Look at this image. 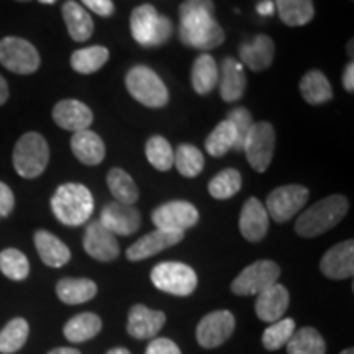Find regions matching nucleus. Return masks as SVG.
Segmentation results:
<instances>
[{"instance_id":"obj_1","label":"nucleus","mask_w":354,"mask_h":354,"mask_svg":"<svg viewBox=\"0 0 354 354\" xmlns=\"http://www.w3.org/2000/svg\"><path fill=\"white\" fill-rule=\"evenodd\" d=\"M179 39L194 50L210 51L225 41L212 0H184L179 7Z\"/></svg>"},{"instance_id":"obj_2","label":"nucleus","mask_w":354,"mask_h":354,"mask_svg":"<svg viewBox=\"0 0 354 354\" xmlns=\"http://www.w3.org/2000/svg\"><path fill=\"white\" fill-rule=\"evenodd\" d=\"M349 202L344 196L335 194L308 207L295 221V233L302 238H317L335 228L346 216Z\"/></svg>"},{"instance_id":"obj_3","label":"nucleus","mask_w":354,"mask_h":354,"mask_svg":"<svg viewBox=\"0 0 354 354\" xmlns=\"http://www.w3.org/2000/svg\"><path fill=\"white\" fill-rule=\"evenodd\" d=\"M51 210L66 227H81L94 212V197L86 185L66 183L51 197Z\"/></svg>"},{"instance_id":"obj_4","label":"nucleus","mask_w":354,"mask_h":354,"mask_svg":"<svg viewBox=\"0 0 354 354\" xmlns=\"http://www.w3.org/2000/svg\"><path fill=\"white\" fill-rule=\"evenodd\" d=\"M131 37L140 46L158 48L165 44L174 33V25L169 17L161 15L149 3L136 7L130 17Z\"/></svg>"},{"instance_id":"obj_5","label":"nucleus","mask_w":354,"mask_h":354,"mask_svg":"<svg viewBox=\"0 0 354 354\" xmlns=\"http://www.w3.org/2000/svg\"><path fill=\"white\" fill-rule=\"evenodd\" d=\"M50 162V146L37 131L25 133L13 148V167L24 179H37Z\"/></svg>"},{"instance_id":"obj_6","label":"nucleus","mask_w":354,"mask_h":354,"mask_svg":"<svg viewBox=\"0 0 354 354\" xmlns=\"http://www.w3.org/2000/svg\"><path fill=\"white\" fill-rule=\"evenodd\" d=\"M125 84L133 99L138 100L145 107L161 109L169 102V92H167L166 84L148 66H133L128 71Z\"/></svg>"},{"instance_id":"obj_7","label":"nucleus","mask_w":354,"mask_h":354,"mask_svg":"<svg viewBox=\"0 0 354 354\" xmlns=\"http://www.w3.org/2000/svg\"><path fill=\"white\" fill-rule=\"evenodd\" d=\"M151 282L156 289L176 297H189L197 289L198 279L192 268L177 261H166L153 268Z\"/></svg>"},{"instance_id":"obj_8","label":"nucleus","mask_w":354,"mask_h":354,"mask_svg":"<svg viewBox=\"0 0 354 354\" xmlns=\"http://www.w3.org/2000/svg\"><path fill=\"white\" fill-rule=\"evenodd\" d=\"M281 276V268L271 259H259L250 264L238 274L232 282V292L234 295H258L261 292L274 286Z\"/></svg>"},{"instance_id":"obj_9","label":"nucleus","mask_w":354,"mask_h":354,"mask_svg":"<svg viewBox=\"0 0 354 354\" xmlns=\"http://www.w3.org/2000/svg\"><path fill=\"white\" fill-rule=\"evenodd\" d=\"M276 149V131L269 122L253 123L248 133L243 153L256 172H264L271 166Z\"/></svg>"},{"instance_id":"obj_10","label":"nucleus","mask_w":354,"mask_h":354,"mask_svg":"<svg viewBox=\"0 0 354 354\" xmlns=\"http://www.w3.org/2000/svg\"><path fill=\"white\" fill-rule=\"evenodd\" d=\"M310 192L307 187L299 184L281 185L274 189L266 201V212L277 223H286L294 218L307 205Z\"/></svg>"},{"instance_id":"obj_11","label":"nucleus","mask_w":354,"mask_h":354,"mask_svg":"<svg viewBox=\"0 0 354 354\" xmlns=\"http://www.w3.org/2000/svg\"><path fill=\"white\" fill-rule=\"evenodd\" d=\"M39 53L32 43L19 37H6L0 39V64L15 74H33L38 71Z\"/></svg>"},{"instance_id":"obj_12","label":"nucleus","mask_w":354,"mask_h":354,"mask_svg":"<svg viewBox=\"0 0 354 354\" xmlns=\"http://www.w3.org/2000/svg\"><path fill=\"white\" fill-rule=\"evenodd\" d=\"M198 218V210L196 205L185 201H172L159 205L151 214L154 227L166 232H183L196 227Z\"/></svg>"},{"instance_id":"obj_13","label":"nucleus","mask_w":354,"mask_h":354,"mask_svg":"<svg viewBox=\"0 0 354 354\" xmlns=\"http://www.w3.org/2000/svg\"><path fill=\"white\" fill-rule=\"evenodd\" d=\"M234 331V317L230 310H215L198 322L196 336L202 348L214 349L223 344Z\"/></svg>"},{"instance_id":"obj_14","label":"nucleus","mask_w":354,"mask_h":354,"mask_svg":"<svg viewBox=\"0 0 354 354\" xmlns=\"http://www.w3.org/2000/svg\"><path fill=\"white\" fill-rule=\"evenodd\" d=\"M84 250L86 253L100 263H110L115 261L120 254V245H118L117 236L109 232L100 220L91 221L84 234Z\"/></svg>"},{"instance_id":"obj_15","label":"nucleus","mask_w":354,"mask_h":354,"mask_svg":"<svg viewBox=\"0 0 354 354\" xmlns=\"http://www.w3.org/2000/svg\"><path fill=\"white\" fill-rule=\"evenodd\" d=\"M100 223L115 236H130L141 227V214L133 205L112 202L102 209Z\"/></svg>"},{"instance_id":"obj_16","label":"nucleus","mask_w":354,"mask_h":354,"mask_svg":"<svg viewBox=\"0 0 354 354\" xmlns=\"http://www.w3.org/2000/svg\"><path fill=\"white\" fill-rule=\"evenodd\" d=\"M184 240L183 232H166V230L156 228L154 232L141 236L138 241L127 250V258L136 263V261H143L156 256L161 251L167 250V248L176 246L177 243Z\"/></svg>"},{"instance_id":"obj_17","label":"nucleus","mask_w":354,"mask_h":354,"mask_svg":"<svg viewBox=\"0 0 354 354\" xmlns=\"http://www.w3.org/2000/svg\"><path fill=\"white\" fill-rule=\"evenodd\" d=\"M166 313L161 310L148 308L146 305H133L128 313L127 331L136 339H151L162 330Z\"/></svg>"},{"instance_id":"obj_18","label":"nucleus","mask_w":354,"mask_h":354,"mask_svg":"<svg viewBox=\"0 0 354 354\" xmlns=\"http://www.w3.org/2000/svg\"><path fill=\"white\" fill-rule=\"evenodd\" d=\"M320 271L333 281L353 277L354 274V241L348 240L330 248L320 261Z\"/></svg>"},{"instance_id":"obj_19","label":"nucleus","mask_w":354,"mask_h":354,"mask_svg":"<svg viewBox=\"0 0 354 354\" xmlns=\"http://www.w3.org/2000/svg\"><path fill=\"white\" fill-rule=\"evenodd\" d=\"M53 120L63 130L77 133L88 130L94 122V113L81 100L64 99L57 102L53 109Z\"/></svg>"},{"instance_id":"obj_20","label":"nucleus","mask_w":354,"mask_h":354,"mask_svg":"<svg viewBox=\"0 0 354 354\" xmlns=\"http://www.w3.org/2000/svg\"><path fill=\"white\" fill-rule=\"evenodd\" d=\"M269 232V215L263 202L256 197H250L243 205L240 214V233L250 243L264 240Z\"/></svg>"},{"instance_id":"obj_21","label":"nucleus","mask_w":354,"mask_h":354,"mask_svg":"<svg viewBox=\"0 0 354 354\" xmlns=\"http://www.w3.org/2000/svg\"><path fill=\"white\" fill-rule=\"evenodd\" d=\"M290 295L289 290L282 284H274L256 295L254 310L261 322L274 323L284 318V313L289 308Z\"/></svg>"},{"instance_id":"obj_22","label":"nucleus","mask_w":354,"mask_h":354,"mask_svg":"<svg viewBox=\"0 0 354 354\" xmlns=\"http://www.w3.org/2000/svg\"><path fill=\"white\" fill-rule=\"evenodd\" d=\"M274 55H276V46H274L272 38L264 33L256 35L251 41L243 43L240 46V63L248 66L254 73L268 69L272 64Z\"/></svg>"},{"instance_id":"obj_23","label":"nucleus","mask_w":354,"mask_h":354,"mask_svg":"<svg viewBox=\"0 0 354 354\" xmlns=\"http://www.w3.org/2000/svg\"><path fill=\"white\" fill-rule=\"evenodd\" d=\"M220 95L225 102H236L245 95L246 74L240 61L234 57H227L221 64L218 74Z\"/></svg>"},{"instance_id":"obj_24","label":"nucleus","mask_w":354,"mask_h":354,"mask_svg":"<svg viewBox=\"0 0 354 354\" xmlns=\"http://www.w3.org/2000/svg\"><path fill=\"white\" fill-rule=\"evenodd\" d=\"M71 149L82 165L97 166L105 158L104 140L92 130H82L73 133L71 138Z\"/></svg>"},{"instance_id":"obj_25","label":"nucleus","mask_w":354,"mask_h":354,"mask_svg":"<svg viewBox=\"0 0 354 354\" xmlns=\"http://www.w3.org/2000/svg\"><path fill=\"white\" fill-rule=\"evenodd\" d=\"M33 240L39 258L46 266H50V268H63V266L69 263V248L53 233L46 232V230H38L35 233Z\"/></svg>"},{"instance_id":"obj_26","label":"nucleus","mask_w":354,"mask_h":354,"mask_svg":"<svg viewBox=\"0 0 354 354\" xmlns=\"http://www.w3.org/2000/svg\"><path fill=\"white\" fill-rule=\"evenodd\" d=\"M63 19L68 26L69 37L74 41H87L94 33V20L88 15V12L82 6H79L74 0H68L63 6Z\"/></svg>"},{"instance_id":"obj_27","label":"nucleus","mask_w":354,"mask_h":354,"mask_svg":"<svg viewBox=\"0 0 354 354\" xmlns=\"http://www.w3.org/2000/svg\"><path fill=\"white\" fill-rule=\"evenodd\" d=\"M56 295L66 305L86 304L97 295V284L91 279L64 277L56 284Z\"/></svg>"},{"instance_id":"obj_28","label":"nucleus","mask_w":354,"mask_h":354,"mask_svg":"<svg viewBox=\"0 0 354 354\" xmlns=\"http://www.w3.org/2000/svg\"><path fill=\"white\" fill-rule=\"evenodd\" d=\"M218 66L214 56L201 55L194 61L192 71H190V82H192L194 91L198 95H207L218 84Z\"/></svg>"},{"instance_id":"obj_29","label":"nucleus","mask_w":354,"mask_h":354,"mask_svg":"<svg viewBox=\"0 0 354 354\" xmlns=\"http://www.w3.org/2000/svg\"><path fill=\"white\" fill-rule=\"evenodd\" d=\"M300 94L310 105H322L333 99V88L322 71H308L300 81Z\"/></svg>"},{"instance_id":"obj_30","label":"nucleus","mask_w":354,"mask_h":354,"mask_svg":"<svg viewBox=\"0 0 354 354\" xmlns=\"http://www.w3.org/2000/svg\"><path fill=\"white\" fill-rule=\"evenodd\" d=\"M102 331V318L97 313L84 312L73 317L64 325V336L71 343H84Z\"/></svg>"},{"instance_id":"obj_31","label":"nucleus","mask_w":354,"mask_h":354,"mask_svg":"<svg viewBox=\"0 0 354 354\" xmlns=\"http://www.w3.org/2000/svg\"><path fill=\"white\" fill-rule=\"evenodd\" d=\"M279 19L287 26H304L312 21L315 7L312 0H274Z\"/></svg>"},{"instance_id":"obj_32","label":"nucleus","mask_w":354,"mask_h":354,"mask_svg":"<svg viewBox=\"0 0 354 354\" xmlns=\"http://www.w3.org/2000/svg\"><path fill=\"white\" fill-rule=\"evenodd\" d=\"M107 185L115 197V202L135 205L140 198V190L133 177L122 167H112L107 174Z\"/></svg>"},{"instance_id":"obj_33","label":"nucleus","mask_w":354,"mask_h":354,"mask_svg":"<svg viewBox=\"0 0 354 354\" xmlns=\"http://www.w3.org/2000/svg\"><path fill=\"white\" fill-rule=\"evenodd\" d=\"M110 53L105 46H99V44H94V46L82 48V50H77L73 53L71 56V68H73L79 74H94L99 71L102 66L109 61Z\"/></svg>"},{"instance_id":"obj_34","label":"nucleus","mask_w":354,"mask_h":354,"mask_svg":"<svg viewBox=\"0 0 354 354\" xmlns=\"http://www.w3.org/2000/svg\"><path fill=\"white\" fill-rule=\"evenodd\" d=\"M287 354H325L326 344L322 335L312 326L295 330L287 342Z\"/></svg>"},{"instance_id":"obj_35","label":"nucleus","mask_w":354,"mask_h":354,"mask_svg":"<svg viewBox=\"0 0 354 354\" xmlns=\"http://www.w3.org/2000/svg\"><path fill=\"white\" fill-rule=\"evenodd\" d=\"M203 166H205V158H203V153L197 146L189 143L177 146L174 151V167H177L180 176L192 179V177L201 174Z\"/></svg>"},{"instance_id":"obj_36","label":"nucleus","mask_w":354,"mask_h":354,"mask_svg":"<svg viewBox=\"0 0 354 354\" xmlns=\"http://www.w3.org/2000/svg\"><path fill=\"white\" fill-rule=\"evenodd\" d=\"M30 326L25 318H13L0 330V353L13 354L20 351L28 339Z\"/></svg>"},{"instance_id":"obj_37","label":"nucleus","mask_w":354,"mask_h":354,"mask_svg":"<svg viewBox=\"0 0 354 354\" xmlns=\"http://www.w3.org/2000/svg\"><path fill=\"white\" fill-rule=\"evenodd\" d=\"M243 184V177L240 171L228 167L218 172L214 179L209 183V192L210 196L216 198V201H227L232 198L240 192Z\"/></svg>"},{"instance_id":"obj_38","label":"nucleus","mask_w":354,"mask_h":354,"mask_svg":"<svg viewBox=\"0 0 354 354\" xmlns=\"http://www.w3.org/2000/svg\"><path fill=\"white\" fill-rule=\"evenodd\" d=\"M234 141H236V131L228 120L220 122L205 140V149L210 156L221 158L225 156L230 149H233Z\"/></svg>"},{"instance_id":"obj_39","label":"nucleus","mask_w":354,"mask_h":354,"mask_svg":"<svg viewBox=\"0 0 354 354\" xmlns=\"http://www.w3.org/2000/svg\"><path fill=\"white\" fill-rule=\"evenodd\" d=\"M146 158L154 169L166 172L174 167V149L165 136H151L146 141Z\"/></svg>"},{"instance_id":"obj_40","label":"nucleus","mask_w":354,"mask_h":354,"mask_svg":"<svg viewBox=\"0 0 354 354\" xmlns=\"http://www.w3.org/2000/svg\"><path fill=\"white\" fill-rule=\"evenodd\" d=\"M0 271L10 281H25L30 274L28 258L15 248H7L0 253Z\"/></svg>"},{"instance_id":"obj_41","label":"nucleus","mask_w":354,"mask_h":354,"mask_svg":"<svg viewBox=\"0 0 354 354\" xmlns=\"http://www.w3.org/2000/svg\"><path fill=\"white\" fill-rule=\"evenodd\" d=\"M295 331V322L292 318H281L271 323L263 333V346L268 351H277L286 346Z\"/></svg>"},{"instance_id":"obj_42","label":"nucleus","mask_w":354,"mask_h":354,"mask_svg":"<svg viewBox=\"0 0 354 354\" xmlns=\"http://www.w3.org/2000/svg\"><path fill=\"white\" fill-rule=\"evenodd\" d=\"M227 120L232 123L234 131H236V141H234L233 149L234 151H243V146H245L246 136L250 133L251 127H253V115L245 107H236L230 110Z\"/></svg>"},{"instance_id":"obj_43","label":"nucleus","mask_w":354,"mask_h":354,"mask_svg":"<svg viewBox=\"0 0 354 354\" xmlns=\"http://www.w3.org/2000/svg\"><path fill=\"white\" fill-rule=\"evenodd\" d=\"M146 354H183L177 344L169 338H156L146 348Z\"/></svg>"},{"instance_id":"obj_44","label":"nucleus","mask_w":354,"mask_h":354,"mask_svg":"<svg viewBox=\"0 0 354 354\" xmlns=\"http://www.w3.org/2000/svg\"><path fill=\"white\" fill-rule=\"evenodd\" d=\"M15 207V196L7 184L0 183V218H6Z\"/></svg>"},{"instance_id":"obj_45","label":"nucleus","mask_w":354,"mask_h":354,"mask_svg":"<svg viewBox=\"0 0 354 354\" xmlns=\"http://www.w3.org/2000/svg\"><path fill=\"white\" fill-rule=\"evenodd\" d=\"M84 7H87L88 10L97 13L99 17H112L115 12V6L112 0H81Z\"/></svg>"},{"instance_id":"obj_46","label":"nucleus","mask_w":354,"mask_h":354,"mask_svg":"<svg viewBox=\"0 0 354 354\" xmlns=\"http://www.w3.org/2000/svg\"><path fill=\"white\" fill-rule=\"evenodd\" d=\"M343 87L344 91L353 94L354 92V63H349L343 73Z\"/></svg>"},{"instance_id":"obj_47","label":"nucleus","mask_w":354,"mask_h":354,"mask_svg":"<svg viewBox=\"0 0 354 354\" xmlns=\"http://www.w3.org/2000/svg\"><path fill=\"white\" fill-rule=\"evenodd\" d=\"M256 12L261 17H271L276 12V6H274L272 0H261L258 6H256Z\"/></svg>"},{"instance_id":"obj_48","label":"nucleus","mask_w":354,"mask_h":354,"mask_svg":"<svg viewBox=\"0 0 354 354\" xmlns=\"http://www.w3.org/2000/svg\"><path fill=\"white\" fill-rule=\"evenodd\" d=\"M8 99V86L7 81L0 76V105H3Z\"/></svg>"},{"instance_id":"obj_49","label":"nucleus","mask_w":354,"mask_h":354,"mask_svg":"<svg viewBox=\"0 0 354 354\" xmlns=\"http://www.w3.org/2000/svg\"><path fill=\"white\" fill-rule=\"evenodd\" d=\"M48 354H81V351L74 348H56V349H51Z\"/></svg>"},{"instance_id":"obj_50","label":"nucleus","mask_w":354,"mask_h":354,"mask_svg":"<svg viewBox=\"0 0 354 354\" xmlns=\"http://www.w3.org/2000/svg\"><path fill=\"white\" fill-rule=\"evenodd\" d=\"M107 354H131V353L128 351L127 348H113V349H110Z\"/></svg>"},{"instance_id":"obj_51","label":"nucleus","mask_w":354,"mask_h":354,"mask_svg":"<svg viewBox=\"0 0 354 354\" xmlns=\"http://www.w3.org/2000/svg\"><path fill=\"white\" fill-rule=\"evenodd\" d=\"M346 50H348V53H349V56L353 57V53H354V50H353V39H349V43H348V48H346Z\"/></svg>"},{"instance_id":"obj_52","label":"nucleus","mask_w":354,"mask_h":354,"mask_svg":"<svg viewBox=\"0 0 354 354\" xmlns=\"http://www.w3.org/2000/svg\"><path fill=\"white\" fill-rule=\"evenodd\" d=\"M39 3H44V6H53V3H56V0H38Z\"/></svg>"},{"instance_id":"obj_53","label":"nucleus","mask_w":354,"mask_h":354,"mask_svg":"<svg viewBox=\"0 0 354 354\" xmlns=\"http://www.w3.org/2000/svg\"><path fill=\"white\" fill-rule=\"evenodd\" d=\"M339 354H354V349L353 348H348V349H343Z\"/></svg>"},{"instance_id":"obj_54","label":"nucleus","mask_w":354,"mask_h":354,"mask_svg":"<svg viewBox=\"0 0 354 354\" xmlns=\"http://www.w3.org/2000/svg\"><path fill=\"white\" fill-rule=\"evenodd\" d=\"M17 2H30V0H17Z\"/></svg>"}]
</instances>
